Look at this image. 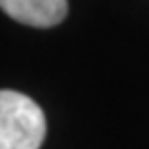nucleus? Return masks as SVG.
<instances>
[{
    "label": "nucleus",
    "instance_id": "nucleus-1",
    "mask_svg": "<svg viewBox=\"0 0 149 149\" xmlns=\"http://www.w3.org/2000/svg\"><path fill=\"white\" fill-rule=\"evenodd\" d=\"M46 116L40 104L15 89L0 91V149H40Z\"/></svg>",
    "mask_w": 149,
    "mask_h": 149
},
{
    "label": "nucleus",
    "instance_id": "nucleus-2",
    "mask_svg": "<svg viewBox=\"0 0 149 149\" xmlns=\"http://www.w3.org/2000/svg\"><path fill=\"white\" fill-rule=\"evenodd\" d=\"M0 6L19 23L48 29L64 21L68 0H0Z\"/></svg>",
    "mask_w": 149,
    "mask_h": 149
}]
</instances>
